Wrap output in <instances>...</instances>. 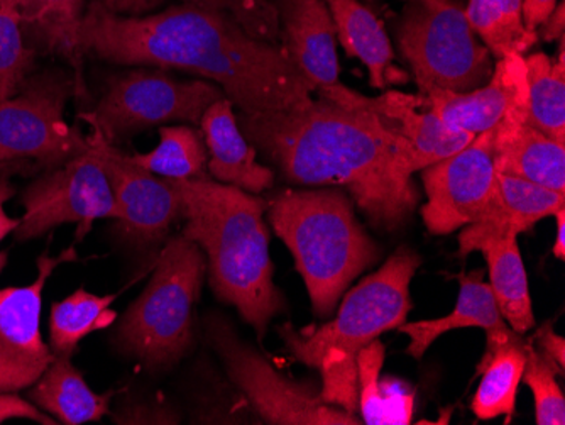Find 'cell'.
I'll list each match as a JSON object with an SVG mask.
<instances>
[{
	"label": "cell",
	"instance_id": "6da1fadb",
	"mask_svg": "<svg viewBox=\"0 0 565 425\" xmlns=\"http://www.w3.org/2000/svg\"><path fill=\"white\" fill-rule=\"evenodd\" d=\"M85 56L127 66L182 70L217 85L241 114L275 113L312 97L281 44L250 36L214 9L171 6L124 18L92 0L81 28Z\"/></svg>",
	"mask_w": 565,
	"mask_h": 425
},
{
	"label": "cell",
	"instance_id": "7a4b0ae2",
	"mask_svg": "<svg viewBox=\"0 0 565 425\" xmlns=\"http://www.w3.org/2000/svg\"><path fill=\"white\" fill-rule=\"evenodd\" d=\"M237 120L285 182L344 187L381 230H399L414 214V155L364 107L319 95L275 113L241 114Z\"/></svg>",
	"mask_w": 565,
	"mask_h": 425
},
{
	"label": "cell",
	"instance_id": "3957f363",
	"mask_svg": "<svg viewBox=\"0 0 565 425\" xmlns=\"http://www.w3.org/2000/svg\"><path fill=\"white\" fill-rule=\"evenodd\" d=\"M171 182L182 199V234L205 255L212 291L236 307L263 341L271 320L287 307L269 255L268 200L214 179Z\"/></svg>",
	"mask_w": 565,
	"mask_h": 425
},
{
	"label": "cell",
	"instance_id": "277c9868",
	"mask_svg": "<svg viewBox=\"0 0 565 425\" xmlns=\"http://www.w3.org/2000/svg\"><path fill=\"white\" fill-rule=\"evenodd\" d=\"M269 224L294 255L313 312L329 317L349 285L376 265L381 249L355 219L348 193L281 190L268 200Z\"/></svg>",
	"mask_w": 565,
	"mask_h": 425
},
{
	"label": "cell",
	"instance_id": "5b68a950",
	"mask_svg": "<svg viewBox=\"0 0 565 425\" xmlns=\"http://www.w3.org/2000/svg\"><path fill=\"white\" fill-rule=\"evenodd\" d=\"M207 273L199 244L183 234L168 237L148 285L117 322L113 346L120 357L151 373L180 363L193 341V316Z\"/></svg>",
	"mask_w": 565,
	"mask_h": 425
},
{
	"label": "cell",
	"instance_id": "8992f818",
	"mask_svg": "<svg viewBox=\"0 0 565 425\" xmlns=\"http://www.w3.org/2000/svg\"><path fill=\"white\" fill-rule=\"evenodd\" d=\"M420 265L414 249L399 247L377 272L345 294L335 319L312 331H297L290 322L281 323L278 334L288 353L316 370L326 363L355 366L361 349L405 322L412 310L409 285Z\"/></svg>",
	"mask_w": 565,
	"mask_h": 425
},
{
	"label": "cell",
	"instance_id": "52a82bcc",
	"mask_svg": "<svg viewBox=\"0 0 565 425\" xmlns=\"http://www.w3.org/2000/svg\"><path fill=\"white\" fill-rule=\"evenodd\" d=\"M396 40L424 95L475 91L493 75V55L454 0H412Z\"/></svg>",
	"mask_w": 565,
	"mask_h": 425
},
{
	"label": "cell",
	"instance_id": "ba28073f",
	"mask_svg": "<svg viewBox=\"0 0 565 425\" xmlns=\"http://www.w3.org/2000/svg\"><path fill=\"white\" fill-rule=\"evenodd\" d=\"M76 95L70 73L30 77L14 97L0 103V174L44 173L88 148V136L65 120Z\"/></svg>",
	"mask_w": 565,
	"mask_h": 425
},
{
	"label": "cell",
	"instance_id": "9c48e42d",
	"mask_svg": "<svg viewBox=\"0 0 565 425\" xmlns=\"http://www.w3.org/2000/svg\"><path fill=\"white\" fill-rule=\"evenodd\" d=\"M225 97L207 81H180L167 70L132 68L107 81L97 106L81 117L110 145L120 146L167 124H200L203 113Z\"/></svg>",
	"mask_w": 565,
	"mask_h": 425
},
{
	"label": "cell",
	"instance_id": "30bf717a",
	"mask_svg": "<svg viewBox=\"0 0 565 425\" xmlns=\"http://www.w3.org/2000/svg\"><path fill=\"white\" fill-rule=\"evenodd\" d=\"M209 348L221 358L228 380L263 424L363 425L358 415L326 404L312 383H298L276 371L253 346L244 342L221 314L203 320Z\"/></svg>",
	"mask_w": 565,
	"mask_h": 425
},
{
	"label": "cell",
	"instance_id": "8fae6325",
	"mask_svg": "<svg viewBox=\"0 0 565 425\" xmlns=\"http://www.w3.org/2000/svg\"><path fill=\"white\" fill-rule=\"evenodd\" d=\"M22 208L24 215L14 231L18 241L36 240L63 224H75V241L81 243L95 222L117 217L113 187L90 135L84 153L44 171L24 190Z\"/></svg>",
	"mask_w": 565,
	"mask_h": 425
},
{
	"label": "cell",
	"instance_id": "7c38bea8",
	"mask_svg": "<svg viewBox=\"0 0 565 425\" xmlns=\"http://www.w3.org/2000/svg\"><path fill=\"white\" fill-rule=\"evenodd\" d=\"M102 164L106 168L117 205V217L109 227L110 237L127 252L142 259L145 269L152 268L174 224L183 221L180 193L170 179L142 168L110 145L92 128Z\"/></svg>",
	"mask_w": 565,
	"mask_h": 425
},
{
	"label": "cell",
	"instance_id": "4fadbf2b",
	"mask_svg": "<svg viewBox=\"0 0 565 425\" xmlns=\"http://www.w3.org/2000/svg\"><path fill=\"white\" fill-rule=\"evenodd\" d=\"M75 259V246L58 256L44 253L38 258V278L33 284L0 290V393L30 389L55 360L41 336L43 290L51 273Z\"/></svg>",
	"mask_w": 565,
	"mask_h": 425
},
{
	"label": "cell",
	"instance_id": "5bb4252c",
	"mask_svg": "<svg viewBox=\"0 0 565 425\" xmlns=\"http://www.w3.org/2000/svg\"><path fill=\"white\" fill-rule=\"evenodd\" d=\"M493 129L476 135L466 148L422 170L427 204L422 219L428 233L444 236L481 215L494 189Z\"/></svg>",
	"mask_w": 565,
	"mask_h": 425
},
{
	"label": "cell",
	"instance_id": "9a60e30c",
	"mask_svg": "<svg viewBox=\"0 0 565 425\" xmlns=\"http://www.w3.org/2000/svg\"><path fill=\"white\" fill-rule=\"evenodd\" d=\"M319 95L330 100H349L373 113L384 128L408 146L418 171L452 157L475 139L471 132L447 126L430 109L418 110L424 98H417L415 95L386 92L381 97L371 98L342 84L319 92Z\"/></svg>",
	"mask_w": 565,
	"mask_h": 425
},
{
	"label": "cell",
	"instance_id": "2e32d148",
	"mask_svg": "<svg viewBox=\"0 0 565 425\" xmlns=\"http://www.w3.org/2000/svg\"><path fill=\"white\" fill-rule=\"evenodd\" d=\"M428 109L447 126L481 135L494 128L511 110L526 107V68L523 55L494 62L493 75L482 87L469 92L434 91L424 95Z\"/></svg>",
	"mask_w": 565,
	"mask_h": 425
},
{
	"label": "cell",
	"instance_id": "e0dca14e",
	"mask_svg": "<svg viewBox=\"0 0 565 425\" xmlns=\"http://www.w3.org/2000/svg\"><path fill=\"white\" fill-rule=\"evenodd\" d=\"M562 209H565V193L497 171L490 202L459 234V255L466 258L479 252L486 241L529 233L536 222Z\"/></svg>",
	"mask_w": 565,
	"mask_h": 425
},
{
	"label": "cell",
	"instance_id": "ac0fdd59",
	"mask_svg": "<svg viewBox=\"0 0 565 425\" xmlns=\"http://www.w3.org/2000/svg\"><path fill=\"white\" fill-rule=\"evenodd\" d=\"M281 46L313 92L341 84L338 36L326 0H275Z\"/></svg>",
	"mask_w": 565,
	"mask_h": 425
},
{
	"label": "cell",
	"instance_id": "d6986e66",
	"mask_svg": "<svg viewBox=\"0 0 565 425\" xmlns=\"http://www.w3.org/2000/svg\"><path fill=\"white\" fill-rule=\"evenodd\" d=\"M460 290L457 297L456 309L449 316L440 319L417 320V322H403L396 331L408 336L409 344L406 353L415 360H422L427 349L440 336L456 329L478 328L486 332L484 357L479 361L478 370L484 366L497 351L510 342L522 338L513 331L498 309L490 284L481 280V275H462L459 277Z\"/></svg>",
	"mask_w": 565,
	"mask_h": 425
},
{
	"label": "cell",
	"instance_id": "ffe728a7",
	"mask_svg": "<svg viewBox=\"0 0 565 425\" xmlns=\"http://www.w3.org/2000/svg\"><path fill=\"white\" fill-rule=\"evenodd\" d=\"M209 151L207 170L215 182L259 193L271 189L275 171L258 161V151L241 131L234 106L227 97L218 98L200 119Z\"/></svg>",
	"mask_w": 565,
	"mask_h": 425
},
{
	"label": "cell",
	"instance_id": "44dd1931",
	"mask_svg": "<svg viewBox=\"0 0 565 425\" xmlns=\"http://www.w3.org/2000/svg\"><path fill=\"white\" fill-rule=\"evenodd\" d=\"M525 109L511 110L491 128L494 168L500 173L565 193V145L526 124Z\"/></svg>",
	"mask_w": 565,
	"mask_h": 425
},
{
	"label": "cell",
	"instance_id": "7402d4cb",
	"mask_svg": "<svg viewBox=\"0 0 565 425\" xmlns=\"http://www.w3.org/2000/svg\"><path fill=\"white\" fill-rule=\"evenodd\" d=\"M30 30L38 46L51 55L65 59L73 66L76 95H87L84 82V59L81 28L85 0H9Z\"/></svg>",
	"mask_w": 565,
	"mask_h": 425
},
{
	"label": "cell",
	"instance_id": "603a6c76",
	"mask_svg": "<svg viewBox=\"0 0 565 425\" xmlns=\"http://www.w3.org/2000/svg\"><path fill=\"white\" fill-rule=\"evenodd\" d=\"M117 390L97 393L76 370L72 358L55 357L53 363L30 386V400L58 424L81 425L109 415Z\"/></svg>",
	"mask_w": 565,
	"mask_h": 425
},
{
	"label": "cell",
	"instance_id": "cb8c5ba5",
	"mask_svg": "<svg viewBox=\"0 0 565 425\" xmlns=\"http://www.w3.org/2000/svg\"><path fill=\"white\" fill-rule=\"evenodd\" d=\"M326 4L344 52L366 66L374 88H386L395 52L383 22L359 0H326Z\"/></svg>",
	"mask_w": 565,
	"mask_h": 425
},
{
	"label": "cell",
	"instance_id": "d4e9b609",
	"mask_svg": "<svg viewBox=\"0 0 565 425\" xmlns=\"http://www.w3.org/2000/svg\"><path fill=\"white\" fill-rule=\"evenodd\" d=\"M479 253L488 263L490 287L501 316L513 331L525 336L535 328V316L519 237L486 241Z\"/></svg>",
	"mask_w": 565,
	"mask_h": 425
},
{
	"label": "cell",
	"instance_id": "484cf974",
	"mask_svg": "<svg viewBox=\"0 0 565 425\" xmlns=\"http://www.w3.org/2000/svg\"><path fill=\"white\" fill-rule=\"evenodd\" d=\"M523 59L526 68V124L565 145V36L558 40L555 59L542 52Z\"/></svg>",
	"mask_w": 565,
	"mask_h": 425
},
{
	"label": "cell",
	"instance_id": "4316f807",
	"mask_svg": "<svg viewBox=\"0 0 565 425\" xmlns=\"http://www.w3.org/2000/svg\"><path fill=\"white\" fill-rule=\"evenodd\" d=\"M122 291L95 295L78 288L62 302L53 304L50 316V348L53 354L72 358L87 336L109 329L117 320L113 304Z\"/></svg>",
	"mask_w": 565,
	"mask_h": 425
},
{
	"label": "cell",
	"instance_id": "83f0119b",
	"mask_svg": "<svg viewBox=\"0 0 565 425\" xmlns=\"http://www.w3.org/2000/svg\"><path fill=\"white\" fill-rule=\"evenodd\" d=\"M522 6L523 0H468L466 18L494 60L525 56L539 41L523 24Z\"/></svg>",
	"mask_w": 565,
	"mask_h": 425
},
{
	"label": "cell",
	"instance_id": "f1b7e54d",
	"mask_svg": "<svg viewBox=\"0 0 565 425\" xmlns=\"http://www.w3.org/2000/svg\"><path fill=\"white\" fill-rule=\"evenodd\" d=\"M160 142L148 153L131 155L136 163L151 173L171 180L211 179L209 151L202 131L185 124L161 126Z\"/></svg>",
	"mask_w": 565,
	"mask_h": 425
},
{
	"label": "cell",
	"instance_id": "f546056e",
	"mask_svg": "<svg viewBox=\"0 0 565 425\" xmlns=\"http://www.w3.org/2000/svg\"><path fill=\"white\" fill-rule=\"evenodd\" d=\"M526 341L529 339L522 336L510 342L497 351L484 366L479 368L478 374H482V380L472 400L476 417L491 421L501 415L511 417L515 414L516 393L526 363Z\"/></svg>",
	"mask_w": 565,
	"mask_h": 425
},
{
	"label": "cell",
	"instance_id": "4dcf8cb0",
	"mask_svg": "<svg viewBox=\"0 0 565 425\" xmlns=\"http://www.w3.org/2000/svg\"><path fill=\"white\" fill-rule=\"evenodd\" d=\"M36 52L24 43L21 18L9 0H0V103L14 97L34 68Z\"/></svg>",
	"mask_w": 565,
	"mask_h": 425
},
{
	"label": "cell",
	"instance_id": "1f68e13d",
	"mask_svg": "<svg viewBox=\"0 0 565 425\" xmlns=\"http://www.w3.org/2000/svg\"><path fill=\"white\" fill-rule=\"evenodd\" d=\"M554 366L536 351L532 339L526 341V363L522 382H525L535 399V421L539 425L565 424V399L555 380Z\"/></svg>",
	"mask_w": 565,
	"mask_h": 425
},
{
	"label": "cell",
	"instance_id": "d6a6232c",
	"mask_svg": "<svg viewBox=\"0 0 565 425\" xmlns=\"http://www.w3.org/2000/svg\"><path fill=\"white\" fill-rule=\"evenodd\" d=\"M183 4L214 9L236 19L244 31L266 43L281 44L278 9L273 0H180Z\"/></svg>",
	"mask_w": 565,
	"mask_h": 425
},
{
	"label": "cell",
	"instance_id": "836d02e7",
	"mask_svg": "<svg viewBox=\"0 0 565 425\" xmlns=\"http://www.w3.org/2000/svg\"><path fill=\"white\" fill-rule=\"evenodd\" d=\"M110 421L120 425L180 424L182 417L164 396L145 390L117 392L109 412Z\"/></svg>",
	"mask_w": 565,
	"mask_h": 425
},
{
	"label": "cell",
	"instance_id": "e575fe53",
	"mask_svg": "<svg viewBox=\"0 0 565 425\" xmlns=\"http://www.w3.org/2000/svg\"><path fill=\"white\" fill-rule=\"evenodd\" d=\"M384 363V344L376 339L358 353L359 411L367 425L388 424L384 417V399L380 373Z\"/></svg>",
	"mask_w": 565,
	"mask_h": 425
},
{
	"label": "cell",
	"instance_id": "d590c367",
	"mask_svg": "<svg viewBox=\"0 0 565 425\" xmlns=\"http://www.w3.org/2000/svg\"><path fill=\"white\" fill-rule=\"evenodd\" d=\"M533 344L539 346V353L554 366L555 373L564 376L565 373V341L562 336L552 329V323L547 322L542 328L536 329L532 338Z\"/></svg>",
	"mask_w": 565,
	"mask_h": 425
},
{
	"label": "cell",
	"instance_id": "8d00e7d4",
	"mask_svg": "<svg viewBox=\"0 0 565 425\" xmlns=\"http://www.w3.org/2000/svg\"><path fill=\"white\" fill-rule=\"evenodd\" d=\"M9 418H28L43 425H55L58 422L44 414L33 402H25L14 393H0V424Z\"/></svg>",
	"mask_w": 565,
	"mask_h": 425
},
{
	"label": "cell",
	"instance_id": "74e56055",
	"mask_svg": "<svg viewBox=\"0 0 565 425\" xmlns=\"http://www.w3.org/2000/svg\"><path fill=\"white\" fill-rule=\"evenodd\" d=\"M14 193L15 187L12 185L8 174H0V244L19 226V219H12L6 212V204L14 196ZM6 263H8V252H0V272L4 269Z\"/></svg>",
	"mask_w": 565,
	"mask_h": 425
},
{
	"label": "cell",
	"instance_id": "f35d334b",
	"mask_svg": "<svg viewBox=\"0 0 565 425\" xmlns=\"http://www.w3.org/2000/svg\"><path fill=\"white\" fill-rule=\"evenodd\" d=\"M98 2L110 14L138 18V15L151 14V11L160 8L164 0H98Z\"/></svg>",
	"mask_w": 565,
	"mask_h": 425
},
{
	"label": "cell",
	"instance_id": "ab89813d",
	"mask_svg": "<svg viewBox=\"0 0 565 425\" xmlns=\"http://www.w3.org/2000/svg\"><path fill=\"white\" fill-rule=\"evenodd\" d=\"M557 4L558 0H523L522 14L526 31L536 34Z\"/></svg>",
	"mask_w": 565,
	"mask_h": 425
},
{
	"label": "cell",
	"instance_id": "60d3db41",
	"mask_svg": "<svg viewBox=\"0 0 565 425\" xmlns=\"http://www.w3.org/2000/svg\"><path fill=\"white\" fill-rule=\"evenodd\" d=\"M536 36L544 40L545 43H552V41H558L565 36V4L558 2L557 8L554 9L547 21L539 28Z\"/></svg>",
	"mask_w": 565,
	"mask_h": 425
},
{
	"label": "cell",
	"instance_id": "b9f144b4",
	"mask_svg": "<svg viewBox=\"0 0 565 425\" xmlns=\"http://www.w3.org/2000/svg\"><path fill=\"white\" fill-rule=\"evenodd\" d=\"M555 221H557V240H555L554 244V256L557 259L565 258V209L558 211L557 214L554 215Z\"/></svg>",
	"mask_w": 565,
	"mask_h": 425
},
{
	"label": "cell",
	"instance_id": "7bdbcfd3",
	"mask_svg": "<svg viewBox=\"0 0 565 425\" xmlns=\"http://www.w3.org/2000/svg\"><path fill=\"white\" fill-rule=\"evenodd\" d=\"M273 2H275V0H273Z\"/></svg>",
	"mask_w": 565,
	"mask_h": 425
}]
</instances>
